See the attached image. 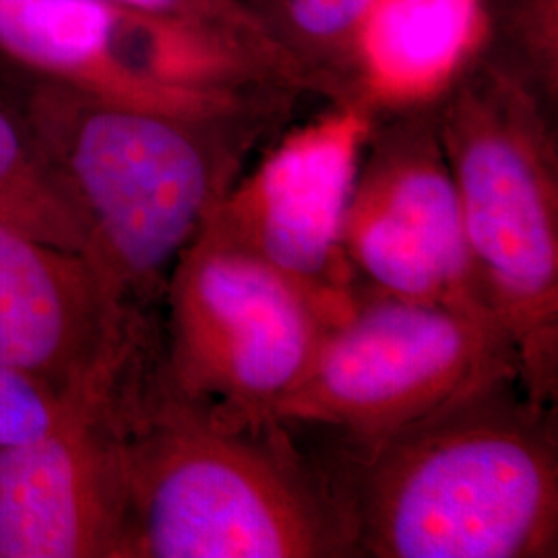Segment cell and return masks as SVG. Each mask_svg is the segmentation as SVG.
Here are the masks:
<instances>
[{
  "label": "cell",
  "instance_id": "cell-1",
  "mask_svg": "<svg viewBox=\"0 0 558 558\" xmlns=\"http://www.w3.org/2000/svg\"><path fill=\"white\" fill-rule=\"evenodd\" d=\"M110 414L120 558H352L331 484L290 428L180 393L161 345L122 383Z\"/></svg>",
  "mask_w": 558,
  "mask_h": 558
},
{
  "label": "cell",
  "instance_id": "cell-2",
  "mask_svg": "<svg viewBox=\"0 0 558 558\" xmlns=\"http://www.w3.org/2000/svg\"><path fill=\"white\" fill-rule=\"evenodd\" d=\"M345 519L352 558H555V405L502 380L317 461Z\"/></svg>",
  "mask_w": 558,
  "mask_h": 558
},
{
  "label": "cell",
  "instance_id": "cell-3",
  "mask_svg": "<svg viewBox=\"0 0 558 558\" xmlns=\"http://www.w3.org/2000/svg\"><path fill=\"white\" fill-rule=\"evenodd\" d=\"M83 234V253L147 311L236 182L251 120L174 117L27 77L13 108Z\"/></svg>",
  "mask_w": 558,
  "mask_h": 558
},
{
  "label": "cell",
  "instance_id": "cell-4",
  "mask_svg": "<svg viewBox=\"0 0 558 558\" xmlns=\"http://www.w3.org/2000/svg\"><path fill=\"white\" fill-rule=\"evenodd\" d=\"M465 69L435 110L478 302L507 336L525 396L558 389L557 151L534 94L493 64Z\"/></svg>",
  "mask_w": 558,
  "mask_h": 558
},
{
  "label": "cell",
  "instance_id": "cell-5",
  "mask_svg": "<svg viewBox=\"0 0 558 558\" xmlns=\"http://www.w3.org/2000/svg\"><path fill=\"white\" fill-rule=\"evenodd\" d=\"M513 379L515 352L484 311L354 290L276 420L377 439Z\"/></svg>",
  "mask_w": 558,
  "mask_h": 558
},
{
  "label": "cell",
  "instance_id": "cell-6",
  "mask_svg": "<svg viewBox=\"0 0 558 558\" xmlns=\"http://www.w3.org/2000/svg\"><path fill=\"white\" fill-rule=\"evenodd\" d=\"M163 302L166 379L253 422L276 420L323 333L350 304L323 299L207 226L174 263Z\"/></svg>",
  "mask_w": 558,
  "mask_h": 558
},
{
  "label": "cell",
  "instance_id": "cell-7",
  "mask_svg": "<svg viewBox=\"0 0 558 558\" xmlns=\"http://www.w3.org/2000/svg\"><path fill=\"white\" fill-rule=\"evenodd\" d=\"M0 57L25 77L184 119L257 117L240 92L274 80L218 32L112 0H0Z\"/></svg>",
  "mask_w": 558,
  "mask_h": 558
},
{
  "label": "cell",
  "instance_id": "cell-8",
  "mask_svg": "<svg viewBox=\"0 0 558 558\" xmlns=\"http://www.w3.org/2000/svg\"><path fill=\"white\" fill-rule=\"evenodd\" d=\"M341 251L354 290L484 311L433 108L403 112L387 129L375 124Z\"/></svg>",
  "mask_w": 558,
  "mask_h": 558
},
{
  "label": "cell",
  "instance_id": "cell-9",
  "mask_svg": "<svg viewBox=\"0 0 558 558\" xmlns=\"http://www.w3.org/2000/svg\"><path fill=\"white\" fill-rule=\"evenodd\" d=\"M160 338L94 263L0 220V364L64 399L110 398Z\"/></svg>",
  "mask_w": 558,
  "mask_h": 558
},
{
  "label": "cell",
  "instance_id": "cell-10",
  "mask_svg": "<svg viewBox=\"0 0 558 558\" xmlns=\"http://www.w3.org/2000/svg\"><path fill=\"white\" fill-rule=\"evenodd\" d=\"M375 117L360 101H339L286 135L203 226L323 299L348 304L354 288L341 251L343 223Z\"/></svg>",
  "mask_w": 558,
  "mask_h": 558
},
{
  "label": "cell",
  "instance_id": "cell-11",
  "mask_svg": "<svg viewBox=\"0 0 558 558\" xmlns=\"http://www.w3.org/2000/svg\"><path fill=\"white\" fill-rule=\"evenodd\" d=\"M122 482L110 398L75 401L0 445V558H120Z\"/></svg>",
  "mask_w": 558,
  "mask_h": 558
},
{
  "label": "cell",
  "instance_id": "cell-12",
  "mask_svg": "<svg viewBox=\"0 0 558 558\" xmlns=\"http://www.w3.org/2000/svg\"><path fill=\"white\" fill-rule=\"evenodd\" d=\"M484 36V0H375L360 29L350 101L375 114L439 104Z\"/></svg>",
  "mask_w": 558,
  "mask_h": 558
},
{
  "label": "cell",
  "instance_id": "cell-13",
  "mask_svg": "<svg viewBox=\"0 0 558 558\" xmlns=\"http://www.w3.org/2000/svg\"><path fill=\"white\" fill-rule=\"evenodd\" d=\"M300 83L350 101L360 29L375 0H244Z\"/></svg>",
  "mask_w": 558,
  "mask_h": 558
},
{
  "label": "cell",
  "instance_id": "cell-14",
  "mask_svg": "<svg viewBox=\"0 0 558 558\" xmlns=\"http://www.w3.org/2000/svg\"><path fill=\"white\" fill-rule=\"evenodd\" d=\"M0 220L83 253V234L69 205L11 106L0 100Z\"/></svg>",
  "mask_w": 558,
  "mask_h": 558
},
{
  "label": "cell",
  "instance_id": "cell-15",
  "mask_svg": "<svg viewBox=\"0 0 558 558\" xmlns=\"http://www.w3.org/2000/svg\"><path fill=\"white\" fill-rule=\"evenodd\" d=\"M124 7L151 13L166 20L193 23L205 29L218 32L248 50L271 71L286 73L288 60L267 38L259 21L251 13L244 0H112Z\"/></svg>",
  "mask_w": 558,
  "mask_h": 558
},
{
  "label": "cell",
  "instance_id": "cell-16",
  "mask_svg": "<svg viewBox=\"0 0 558 558\" xmlns=\"http://www.w3.org/2000/svg\"><path fill=\"white\" fill-rule=\"evenodd\" d=\"M75 401L0 364V445L52 428Z\"/></svg>",
  "mask_w": 558,
  "mask_h": 558
}]
</instances>
